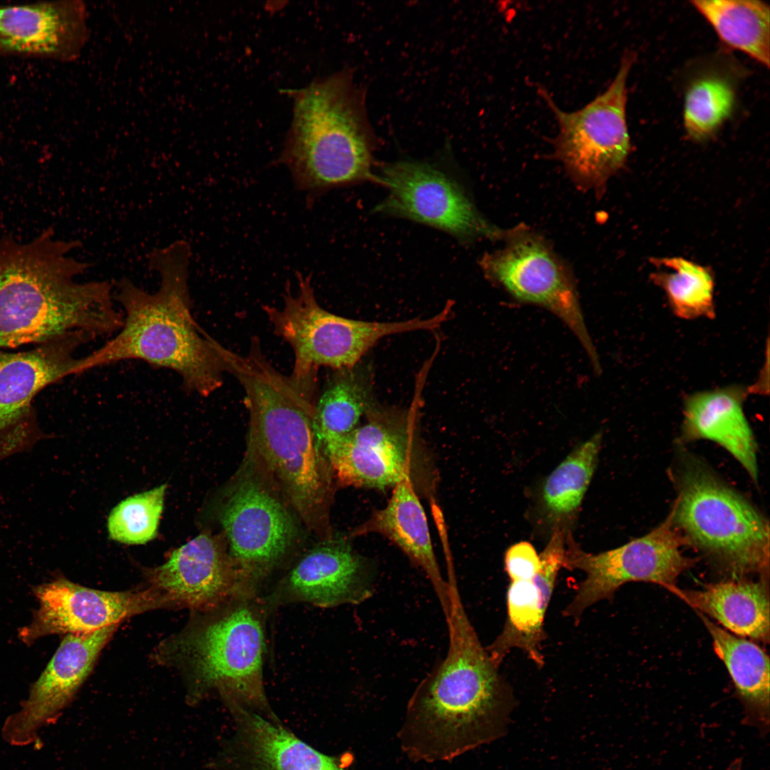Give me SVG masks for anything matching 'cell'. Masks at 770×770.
<instances>
[{"label": "cell", "instance_id": "cell-1", "mask_svg": "<svg viewBox=\"0 0 770 770\" xmlns=\"http://www.w3.org/2000/svg\"><path fill=\"white\" fill-rule=\"evenodd\" d=\"M148 259L160 278L158 290L148 292L126 277L115 283L113 298L122 308V326L81 357L78 375L123 361H140L173 371L186 393L207 397L230 374L232 351L205 332L192 315L190 246L179 240L154 249Z\"/></svg>", "mask_w": 770, "mask_h": 770}, {"label": "cell", "instance_id": "cell-2", "mask_svg": "<svg viewBox=\"0 0 770 770\" xmlns=\"http://www.w3.org/2000/svg\"><path fill=\"white\" fill-rule=\"evenodd\" d=\"M446 621V656L416 687L397 733L414 762L451 761L500 739L515 707L513 689L481 645L459 595Z\"/></svg>", "mask_w": 770, "mask_h": 770}, {"label": "cell", "instance_id": "cell-3", "mask_svg": "<svg viewBox=\"0 0 770 770\" xmlns=\"http://www.w3.org/2000/svg\"><path fill=\"white\" fill-rule=\"evenodd\" d=\"M79 241L51 230L31 241L0 242V349L41 344L74 332L115 334L123 314L107 280L78 282L91 264L71 255Z\"/></svg>", "mask_w": 770, "mask_h": 770}, {"label": "cell", "instance_id": "cell-4", "mask_svg": "<svg viewBox=\"0 0 770 770\" xmlns=\"http://www.w3.org/2000/svg\"><path fill=\"white\" fill-rule=\"evenodd\" d=\"M233 375L245 391L251 450L307 527L326 536L332 472L313 430L316 389L278 371L258 348Z\"/></svg>", "mask_w": 770, "mask_h": 770}, {"label": "cell", "instance_id": "cell-5", "mask_svg": "<svg viewBox=\"0 0 770 770\" xmlns=\"http://www.w3.org/2000/svg\"><path fill=\"white\" fill-rule=\"evenodd\" d=\"M293 115L277 163L309 201L334 188L375 182L359 93L347 72L290 91Z\"/></svg>", "mask_w": 770, "mask_h": 770}, {"label": "cell", "instance_id": "cell-6", "mask_svg": "<svg viewBox=\"0 0 770 770\" xmlns=\"http://www.w3.org/2000/svg\"><path fill=\"white\" fill-rule=\"evenodd\" d=\"M244 597L202 614L172 644L188 673L190 697L216 692L275 722L263 681L264 603Z\"/></svg>", "mask_w": 770, "mask_h": 770}, {"label": "cell", "instance_id": "cell-7", "mask_svg": "<svg viewBox=\"0 0 770 770\" xmlns=\"http://www.w3.org/2000/svg\"><path fill=\"white\" fill-rule=\"evenodd\" d=\"M675 483L673 520L686 545L702 551L731 578L751 573L769 578V526L764 516L692 457L682 460Z\"/></svg>", "mask_w": 770, "mask_h": 770}, {"label": "cell", "instance_id": "cell-8", "mask_svg": "<svg viewBox=\"0 0 770 770\" xmlns=\"http://www.w3.org/2000/svg\"><path fill=\"white\" fill-rule=\"evenodd\" d=\"M297 291L287 284L280 308L262 309L276 335L292 347L294 367L290 378L299 384L317 383L319 367L336 370L351 368L381 339L417 330H432L440 319H412L400 322H366L346 318L319 304L311 275L296 273Z\"/></svg>", "mask_w": 770, "mask_h": 770}, {"label": "cell", "instance_id": "cell-9", "mask_svg": "<svg viewBox=\"0 0 770 770\" xmlns=\"http://www.w3.org/2000/svg\"><path fill=\"white\" fill-rule=\"evenodd\" d=\"M684 545L672 510L648 534L597 554L584 551L568 535L563 568L582 570L585 578L563 615L579 622L586 609L602 600H612L620 587L630 582H653L667 589L676 586L679 576L695 563L682 553L680 548Z\"/></svg>", "mask_w": 770, "mask_h": 770}, {"label": "cell", "instance_id": "cell-10", "mask_svg": "<svg viewBox=\"0 0 770 770\" xmlns=\"http://www.w3.org/2000/svg\"><path fill=\"white\" fill-rule=\"evenodd\" d=\"M635 58L633 53H626L607 90L576 111L560 110L545 91L539 90L559 126L555 155L582 188L602 189L630 153L626 85Z\"/></svg>", "mask_w": 770, "mask_h": 770}, {"label": "cell", "instance_id": "cell-11", "mask_svg": "<svg viewBox=\"0 0 770 770\" xmlns=\"http://www.w3.org/2000/svg\"><path fill=\"white\" fill-rule=\"evenodd\" d=\"M418 399L405 411L376 403L366 413L364 424L322 449L339 483L384 489L404 480L413 483Z\"/></svg>", "mask_w": 770, "mask_h": 770}, {"label": "cell", "instance_id": "cell-12", "mask_svg": "<svg viewBox=\"0 0 770 770\" xmlns=\"http://www.w3.org/2000/svg\"><path fill=\"white\" fill-rule=\"evenodd\" d=\"M481 266L518 302L545 308L561 319L581 343L595 372L601 371L573 280L542 240L515 233L502 250L484 255Z\"/></svg>", "mask_w": 770, "mask_h": 770}, {"label": "cell", "instance_id": "cell-13", "mask_svg": "<svg viewBox=\"0 0 770 770\" xmlns=\"http://www.w3.org/2000/svg\"><path fill=\"white\" fill-rule=\"evenodd\" d=\"M375 182L387 190L375 208L443 230L462 240L497 235L451 176L427 163L400 160L383 165Z\"/></svg>", "mask_w": 770, "mask_h": 770}, {"label": "cell", "instance_id": "cell-14", "mask_svg": "<svg viewBox=\"0 0 770 770\" xmlns=\"http://www.w3.org/2000/svg\"><path fill=\"white\" fill-rule=\"evenodd\" d=\"M220 520L245 590L255 596L259 584L290 548L296 534L293 519L260 482L247 478L229 493Z\"/></svg>", "mask_w": 770, "mask_h": 770}, {"label": "cell", "instance_id": "cell-15", "mask_svg": "<svg viewBox=\"0 0 770 770\" xmlns=\"http://www.w3.org/2000/svg\"><path fill=\"white\" fill-rule=\"evenodd\" d=\"M34 593L38 607L30 624L19 634L26 644L48 635L95 632L145 611L169 605L153 587L106 592L75 584L61 576L36 586Z\"/></svg>", "mask_w": 770, "mask_h": 770}, {"label": "cell", "instance_id": "cell-16", "mask_svg": "<svg viewBox=\"0 0 770 770\" xmlns=\"http://www.w3.org/2000/svg\"><path fill=\"white\" fill-rule=\"evenodd\" d=\"M151 587L170 605L207 612L249 596L216 535L202 533L175 550L163 565L147 573Z\"/></svg>", "mask_w": 770, "mask_h": 770}, {"label": "cell", "instance_id": "cell-17", "mask_svg": "<svg viewBox=\"0 0 770 770\" xmlns=\"http://www.w3.org/2000/svg\"><path fill=\"white\" fill-rule=\"evenodd\" d=\"M118 625L95 632L67 635L31 687L17 712L6 719L2 734L6 741L24 745L38 731L56 719L89 674L100 652Z\"/></svg>", "mask_w": 770, "mask_h": 770}, {"label": "cell", "instance_id": "cell-18", "mask_svg": "<svg viewBox=\"0 0 770 770\" xmlns=\"http://www.w3.org/2000/svg\"><path fill=\"white\" fill-rule=\"evenodd\" d=\"M233 720L218 757L223 770H349L337 757L313 748L281 722L229 697L222 699Z\"/></svg>", "mask_w": 770, "mask_h": 770}, {"label": "cell", "instance_id": "cell-19", "mask_svg": "<svg viewBox=\"0 0 770 770\" xmlns=\"http://www.w3.org/2000/svg\"><path fill=\"white\" fill-rule=\"evenodd\" d=\"M87 19L80 0L0 5V56L75 61L88 39Z\"/></svg>", "mask_w": 770, "mask_h": 770}, {"label": "cell", "instance_id": "cell-20", "mask_svg": "<svg viewBox=\"0 0 770 770\" xmlns=\"http://www.w3.org/2000/svg\"><path fill=\"white\" fill-rule=\"evenodd\" d=\"M366 563L345 542L330 541L305 554L282 580L272 603L307 602L320 607L357 605L374 591Z\"/></svg>", "mask_w": 770, "mask_h": 770}, {"label": "cell", "instance_id": "cell-21", "mask_svg": "<svg viewBox=\"0 0 770 770\" xmlns=\"http://www.w3.org/2000/svg\"><path fill=\"white\" fill-rule=\"evenodd\" d=\"M565 550L564 528L556 526L539 555L540 566L536 575L532 579L510 581L505 625L493 643L486 647L497 667L513 649L522 650L538 667L543 666L544 619L557 575L563 568Z\"/></svg>", "mask_w": 770, "mask_h": 770}, {"label": "cell", "instance_id": "cell-22", "mask_svg": "<svg viewBox=\"0 0 770 770\" xmlns=\"http://www.w3.org/2000/svg\"><path fill=\"white\" fill-rule=\"evenodd\" d=\"M93 340L86 333L74 332L28 351L0 350V434L33 412L31 403L42 389L78 375L81 357L76 352Z\"/></svg>", "mask_w": 770, "mask_h": 770}, {"label": "cell", "instance_id": "cell-23", "mask_svg": "<svg viewBox=\"0 0 770 770\" xmlns=\"http://www.w3.org/2000/svg\"><path fill=\"white\" fill-rule=\"evenodd\" d=\"M747 390L734 385L690 395L684 402L681 438L717 443L758 481L756 443L743 404Z\"/></svg>", "mask_w": 770, "mask_h": 770}, {"label": "cell", "instance_id": "cell-24", "mask_svg": "<svg viewBox=\"0 0 770 770\" xmlns=\"http://www.w3.org/2000/svg\"><path fill=\"white\" fill-rule=\"evenodd\" d=\"M381 534L398 545L429 579L446 618L451 605L452 586L441 574L432 545L427 519L411 481L394 487L386 505L376 510L353 535Z\"/></svg>", "mask_w": 770, "mask_h": 770}, {"label": "cell", "instance_id": "cell-25", "mask_svg": "<svg viewBox=\"0 0 770 770\" xmlns=\"http://www.w3.org/2000/svg\"><path fill=\"white\" fill-rule=\"evenodd\" d=\"M692 608L708 615L730 633L751 640H769V578L757 581L729 578L701 590L668 588Z\"/></svg>", "mask_w": 770, "mask_h": 770}, {"label": "cell", "instance_id": "cell-26", "mask_svg": "<svg viewBox=\"0 0 770 770\" xmlns=\"http://www.w3.org/2000/svg\"><path fill=\"white\" fill-rule=\"evenodd\" d=\"M708 630L714 652L724 662L744 709L742 723L757 729L761 736L769 732V658L751 640L734 635L697 612Z\"/></svg>", "mask_w": 770, "mask_h": 770}, {"label": "cell", "instance_id": "cell-27", "mask_svg": "<svg viewBox=\"0 0 770 770\" xmlns=\"http://www.w3.org/2000/svg\"><path fill=\"white\" fill-rule=\"evenodd\" d=\"M376 402L371 365L336 370L316 401L313 430L320 450L346 435Z\"/></svg>", "mask_w": 770, "mask_h": 770}, {"label": "cell", "instance_id": "cell-28", "mask_svg": "<svg viewBox=\"0 0 770 770\" xmlns=\"http://www.w3.org/2000/svg\"><path fill=\"white\" fill-rule=\"evenodd\" d=\"M691 3L724 43L769 67V5L758 0H694Z\"/></svg>", "mask_w": 770, "mask_h": 770}, {"label": "cell", "instance_id": "cell-29", "mask_svg": "<svg viewBox=\"0 0 770 770\" xmlns=\"http://www.w3.org/2000/svg\"><path fill=\"white\" fill-rule=\"evenodd\" d=\"M651 260L669 269L652 273L650 279L665 292L676 316L684 319L714 317V279L707 268L682 257Z\"/></svg>", "mask_w": 770, "mask_h": 770}, {"label": "cell", "instance_id": "cell-30", "mask_svg": "<svg viewBox=\"0 0 770 770\" xmlns=\"http://www.w3.org/2000/svg\"><path fill=\"white\" fill-rule=\"evenodd\" d=\"M601 442L602 433H597L578 446L545 481L543 502L556 519L579 508L595 470Z\"/></svg>", "mask_w": 770, "mask_h": 770}, {"label": "cell", "instance_id": "cell-31", "mask_svg": "<svg viewBox=\"0 0 770 770\" xmlns=\"http://www.w3.org/2000/svg\"><path fill=\"white\" fill-rule=\"evenodd\" d=\"M735 92L732 83L718 74L694 80L685 94L684 125L689 137L704 140L712 137L730 116Z\"/></svg>", "mask_w": 770, "mask_h": 770}, {"label": "cell", "instance_id": "cell-32", "mask_svg": "<svg viewBox=\"0 0 770 770\" xmlns=\"http://www.w3.org/2000/svg\"><path fill=\"white\" fill-rule=\"evenodd\" d=\"M167 485L127 498L108 518L110 538L126 544H144L156 534L163 509Z\"/></svg>", "mask_w": 770, "mask_h": 770}, {"label": "cell", "instance_id": "cell-33", "mask_svg": "<svg viewBox=\"0 0 770 770\" xmlns=\"http://www.w3.org/2000/svg\"><path fill=\"white\" fill-rule=\"evenodd\" d=\"M505 569L511 580L532 579L540 566L539 555L526 541L511 545L505 554Z\"/></svg>", "mask_w": 770, "mask_h": 770}]
</instances>
